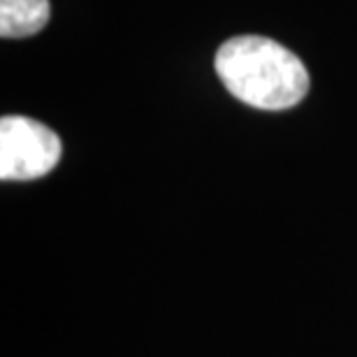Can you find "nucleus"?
<instances>
[{
    "mask_svg": "<svg viewBox=\"0 0 357 357\" xmlns=\"http://www.w3.org/2000/svg\"><path fill=\"white\" fill-rule=\"evenodd\" d=\"M216 73L234 98L265 112L299 105L311 86L304 63L262 35H237L223 42L216 52Z\"/></svg>",
    "mask_w": 357,
    "mask_h": 357,
    "instance_id": "f257e3e1",
    "label": "nucleus"
},
{
    "mask_svg": "<svg viewBox=\"0 0 357 357\" xmlns=\"http://www.w3.org/2000/svg\"><path fill=\"white\" fill-rule=\"evenodd\" d=\"M63 144L52 128L28 116L0 121V178L33 181L59 165Z\"/></svg>",
    "mask_w": 357,
    "mask_h": 357,
    "instance_id": "f03ea898",
    "label": "nucleus"
},
{
    "mask_svg": "<svg viewBox=\"0 0 357 357\" xmlns=\"http://www.w3.org/2000/svg\"><path fill=\"white\" fill-rule=\"evenodd\" d=\"M49 0H0V38H31L49 24Z\"/></svg>",
    "mask_w": 357,
    "mask_h": 357,
    "instance_id": "7ed1b4c3",
    "label": "nucleus"
}]
</instances>
